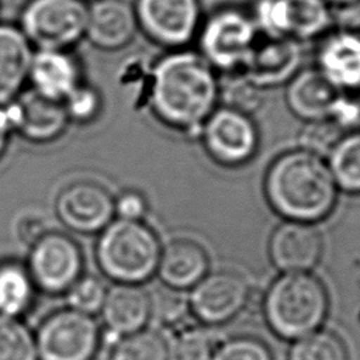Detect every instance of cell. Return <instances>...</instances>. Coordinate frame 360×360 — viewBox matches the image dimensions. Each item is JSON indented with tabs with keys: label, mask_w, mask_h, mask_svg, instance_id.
<instances>
[{
	"label": "cell",
	"mask_w": 360,
	"mask_h": 360,
	"mask_svg": "<svg viewBox=\"0 0 360 360\" xmlns=\"http://www.w3.org/2000/svg\"><path fill=\"white\" fill-rule=\"evenodd\" d=\"M149 100L162 124L198 135L204 121L218 107L219 82L201 55L176 49L153 65Z\"/></svg>",
	"instance_id": "6da1fadb"
},
{
	"label": "cell",
	"mask_w": 360,
	"mask_h": 360,
	"mask_svg": "<svg viewBox=\"0 0 360 360\" xmlns=\"http://www.w3.org/2000/svg\"><path fill=\"white\" fill-rule=\"evenodd\" d=\"M263 191L281 218L309 224L328 218L339 194L325 158L301 148L278 155L269 165Z\"/></svg>",
	"instance_id": "7a4b0ae2"
},
{
	"label": "cell",
	"mask_w": 360,
	"mask_h": 360,
	"mask_svg": "<svg viewBox=\"0 0 360 360\" xmlns=\"http://www.w3.org/2000/svg\"><path fill=\"white\" fill-rule=\"evenodd\" d=\"M328 311L326 285L311 271L281 273L263 297L264 321L284 340H295L319 329Z\"/></svg>",
	"instance_id": "3957f363"
},
{
	"label": "cell",
	"mask_w": 360,
	"mask_h": 360,
	"mask_svg": "<svg viewBox=\"0 0 360 360\" xmlns=\"http://www.w3.org/2000/svg\"><path fill=\"white\" fill-rule=\"evenodd\" d=\"M98 233L96 259L110 280L143 284L156 274L162 245L148 224L114 218Z\"/></svg>",
	"instance_id": "277c9868"
},
{
	"label": "cell",
	"mask_w": 360,
	"mask_h": 360,
	"mask_svg": "<svg viewBox=\"0 0 360 360\" xmlns=\"http://www.w3.org/2000/svg\"><path fill=\"white\" fill-rule=\"evenodd\" d=\"M257 37L250 15L238 8H222L201 25V56L214 70L239 73Z\"/></svg>",
	"instance_id": "5b68a950"
},
{
	"label": "cell",
	"mask_w": 360,
	"mask_h": 360,
	"mask_svg": "<svg viewBox=\"0 0 360 360\" xmlns=\"http://www.w3.org/2000/svg\"><path fill=\"white\" fill-rule=\"evenodd\" d=\"M100 339L93 315L69 307L59 309L46 316L35 333L38 360H93Z\"/></svg>",
	"instance_id": "8992f818"
},
{
	"label": "cell",
	"mask_w": 360,
	"mask_h": 360,
	"mask_svg": "<svg viewBox=\"0 0 360 360\" xmlns=\"http://www.w3.org/2000/svg\"><path fill=\"white\" fill-rule=\"evenodd\" d=\"M87 25L83 0H31L21 14V31L39 49H65L76 44Z\"/></svg>",
	"instance_id": "52a82bcc"
},
{
	"label": "cell",
	"mask_w": 360,
	"mask_h": 360,
	"mask_svg": "<svg viewBox=\"0 0 360 360\" xmlns=\"http://www.w3.org/2000/svg\"><path fill=\"white\" fill-rule=\"evenodd\" d=\"M250 17L259 34L298 42L323 35L333 20L326 0H257Z\"/></svg>",
	"instance_id": "ba28073f"
},
{
	"label": "cell",
	"mask_w": 360,
	"mask_h": 360,
	"mask_svg": "<svg viewBox=\"0 0 360 360\" xmlns=\"http://www.w3.org/2000/svg\"><path fill=\"white\" fill-rule=\"evenodd\" d=\"M198 136L214 162L225 167L243 166L259 149V129L250 114L221 105L204 121Z\"/></svg>",
	"instance_id": "9c48e42d"
},
{
	"label": "cell",
	"mask_w": 360,
	"mask_h": 360,
	"mask_svg": "<svg viewBox=\"0 0 360 360\" xmlns=\"http://www.w3.org/2000/svg\"><path fill=\"white\" fill-rule=\"evenodd\" d=\"M27 269L35 288L59 295L82 277L83 255L70 236L45 232L31 245Z\"/></svg>",
	"instance_id": "30bf717a"
},
{
	"label": "cell",
	"mask_w": 360,
	"mask_h": 360,
	"mask_svg": "<svg viewBox=\"0 0 360 360\" xmlns=\"http://www.w3.org/2000/svg\"><path fill=\"white\" fill-rule=\"evenodd\" d=\"M249 297L250 285L245 276L235 270H214L190 288L188 308L202 325L218 326L235 319Z\"/></svg>",
	"instance_id": "8fae6325"
},
{
	"label": "cell",
	"mask_w": 360,
	"mask_h": 360,
	"mask_svg": "<svg viewBox=\"0 0 360 360\" xmlns=\"http://www.w3.org/2000/svg\"><path fill=\"white\" fill-rule=\"evenodd\" d=\"M134 8L146 35L172 49L186 46L200 28L198 0H138Z\"/></svg>",
	"instance_id": "7c38bea8"
},
{
	"label": "cell",
	"mask_w": 360,
	"mask_h": 360,
	"mask_svg": "<svg viewBox=\"0 0 360 360\" xmlns=\"http://www.w3.org/2000/svg\"><path fill=\"white\" fill-rule=\"evenodd\" d=\"M301 63L302 49L298 41L259 34L239 73L263 90L288 83L301 70Z\"/></svg>",
	"instance_id": "4fadbf2b"
},
{
	"label": "cell",
	"mask_w": 360,
	"mask_h": 360,
	"mask_svg": "<svg viewBox=\"0 0 360 360\" xmlns=\"http://www.w3.org/2000/svg\"><path fill=\"white\" fill-rule=\"evenodd\" d=\"M55 211L65 226L80 233L100 232L115 217L112 195L103 186L86 181L63 188Z\"/></svg>",
	"instance_id": "5bb4252c"
},
{
	"label": "cell",
	"mask_w": 360,
	"mask_h": 360,
	"mask_svg": "<svg viewBox=\"0 0 360 360\" xmlns=\"http://www.w3.org/2000/svg\"><path fill=\"white\" fill-rule=\"evenodd\" d=\"M267 250L280 271H309L321 260L323 239L315 224L284 219L270 233Z\"/></svg>",
	"instance_id": "9a60e30c"
},
{
	"label": "cell",
	"mask_w": 360,
	"mask_h": 360,
	"mask_svg": "<svg viewBox=\"0 0 360 360\" xmlns=\"http://www.w3.org/2000/svg\"><path fill=\"white\" fill-rule=\"evenodd\" d=\"M316 63L339 91L360 90V34L345 28L328 34L319 45Z\"/></svg>",
	"instance_id": "2e32d148"
},
{
	"label": "cell",
	"mask_w": 360,
	"mask_h": 360,
	"mask_svg": "<svg viewBox=\"0 0 360 360\" xmlns=\"http://www.w3.org/2000/svg\"><path fill=\"white\" fill-rule=\"evenodd\" d=\"M13 128L32 142H48L58 138L68 125L63 104L48 100L34 90L7 104Z\"/></svg>",
	"instance_id": "e0dca14e"
},
{
	"label": "cell",
	"mask_w": 360,
	"mask_h": 360,
	"mask_svg": "<svg viewBox=\"0 0 360 360\" xmlns=\"http://www.w3.org/2000/svg\"><path fill=\"white\" fill-rule=\"evenodd\" d=\"M100 314L107 330L118 338L138 332L152 316V295L142 284L115 283L107 288Z\"/></svg>",
	"instance_id": "ac0fdd59"
},
{
	"label": "cell",
	"mask_w": 360,
	"mask_h": 360,
	"mask_svg": "<svg viewBox=\"0 0 360 360\" xmlns=\"http://www.w3.org/2000/svg\"><path fill=\"white\" fill-rule=\"evenodd\" d=\"M210 271V257L202 245L193 239H173L162 246L156 276L167 288H193Z\"/></svg>",
	"instance_id": "d6986e66"
},
{
	"label": "cell",
	"mask_w": 360,
	"mask_h": 360,
	"mask_svg": "<svg viewBox=\"0 0 360 360\" xmlns=\"http://www.w3.org/2000/svg\"><path fill=\"white\" fill-rule=\"evenodd\" d=\"M138 20L127 0H94L87 8L86 35L101 49H120L135 37Z\"/></svg>",
	"instance_id": "ffe728a7"
},
{
	"label": "cell",
	"mask_w": 360,
	"mask_h": 360,
	"mask_svg": "<svg viewBox=\"0 0 360 360\" xmlns=\"http://www.w3.org/2000/svg\"><path fill=\"white\" fill-rule=\"evenodd\" d=\"M342 94L318 69H304L288 82L285 103L290 111L304 121L323 120L332 117Z\"/></svg>",
	"instance_id": "44dd1931"
},
{
	"label": "cell",
	"mask_w": 360,
	"mask_h": 360,
	"mask_svg": "<svg viewBox=\"0 0 360 360\" xmlns=\"http://www.w3.org/2000/svg\"><path fill=\"white\" fill-rule=\"evenodd\" d=\"M28 79L37 94L62 103L80 84V72L65 49H39L32 56Z\"/></svg>",
	"instance_id": "7402d4cb"
},
{
	"label": "cell",
	"mask_w": 360,
	"mask_h": 360,
	"mask_svg": "<svg viewBox=\"0 0 360 360\" xmlns=\"http://www.w3.org/2000/svg\"><path fill=\"white\" fill-rule=\"evenodd\" d=\"M34 52L21 28L0 24V105L17 98L30 75Z\"/></svg>",
	"instance_id": "603a6c76"
},
{
	"label": "cell",
	"mask_w": 360,
	"mask_h": 360,
	"mask_svg": "<svg viewBox=\"0 0 360 360\" xmlns=\"http://www.w3.org/2000/svg\"><path fill=\"white\" fill-rule=\"evenodd\" d=\"M338 190L360 194V129L347 131L325 158Z\"/></svg>",
	"instance_id": "cb8c5ba5"
},
{
	"label": "cell",
	"mask_w": 360,
	"mask_h": 360,
	"mask_svg": "<svg viewBox=\"0 0 360 360\" xmlns=\"http://www.w3.org/2000/svg\"><path fill=\"white\" fill-rule=\"evenodd\" d=\"M34 292L27 266L11 260L0 263V315L18 318L30 309Z\"/></svg>",
	"instance_id": "d4e9b609"
},
{
	"label": "cell",
	"mask_w": 360,
	"mask_h": 360,
	"mask_svg": "<svg viewBox=\"0 0 360 360\" xmlns=\"http://www.w3.org/2000/svg\"><path fill=\"white\" fill-rule=\"evenodd\" d=\"M287 360H349V350L339 335L319 328L292 340Z\"/></svg>",
	"instance_id": "484cf974"
},
{
	"label": "cell",
	"mask_w": 360,
	"mask_h": 360,
	"mask_svg": "<svg viewBox=\"0 0 360 360\" xmlns=\"http://www.w3.org/2000/svg\"><path fill=\"white\" fill-rule=\"evenodd\" d=\"M110 360H169V342L153 329L118 338Z\"/></svg>",
	"instance_id": "4316f807"
},
{
	"label": "cell",
	"mask_w": 360,
	"mask_h": 360,
	"mask_svg": "<svg viewBox=\"0 0 360 360\" xmlns=\"http://www.w3.org/2000/svg\"><path fill=\"white\" fill-rule=\"evenodd\" d=\"M0 360H38L35 333L18 318L0 315Z\"/></svg>",
	"instance_id": "83f0119b"
},
{
	"label": "cell",
	"mask_w": 360,
	"mask_h": 360,
	"mask_svg": "<svg viewBox=\"0 0 360 360\" xmlns=\"http://www.w3.org/2000/svg\"><path fill=\"white\" fill-rule=\"evenodd\" d=\"M217 343L202 328L183 329L169 343V360H211Z\"/></svg>",
	"instance_id": "f1b7e54d"
},
{
	"label": "cell",
	"mask_w": 360,
	"mask_h": 360,
	"mask_svg": "<svg viewBox=\"0 0 360 360\" xmlns=\"http://www.w3.org/2000/svg\"><path fill=\"white\" fill-rule=\"evenodd\" d=\"M345 132L346 131L332 118L307 121L300 131L298 142L301 149L326 158Z\"/></svg>",
	"instance_id": "f546056e"
},
{
	"label": "cell",
	"mask_w": 360,
	"mask_h": 360,
	"mask_svg": "<svg viewBox=\"0 0 360 360\" xmlns=\"http://www.w3.org/2000/svg\"><path fill=\"white\" fill-rule=\"evenodd\" d=\"M211 360H274V357L263 340L239 335L218 342Z\"/></svg>",
	"instance_id": "4dcf8cb0"
},
{
	"label": "cell",
	"mask_w": 360,
	"mask_h": 360,
	"mask_svg": "<svg viewBox=\"0 0 360 360\" xmlns=\"http://www.w3.org/2000/svg\"><path fill=\"white\" fill-rule=\"evenodd\" d=\"M262 89L250 83L242 73H231L224 84L219 83V100L224 105L252 114L262 103Z\"/></svg>",
	"instance_id": "1f68e13d"
},
{
	"label": "cell",
	"mask_w": 360,
	"mask_h": 360,
	"mask_svg": "<svg viewBox=\"0 0 360 360\" xmlns=\"http://www.w3.org/2000/svg\"><path fill=\"white\" fill-rule=\"evenodd\" d=\"M105 292L107 288L101 280L93 276H84L80 277L65 294L69 308L94 315L100 312Z\"/></svg>",
	"instance_id": "d6a6232c"
},
{
	"label": "cell",
	"mask_w": 360,
	"mask_h": 360,
	"mask_svg": "<svg viewBox=\"0 0 360 360\" xmlns=\"http://www.w3.org/2000/svg\"><path fill=\"white\" fill-rule=\"evenodd\" d=\"M62 104L69 120L87 122L96 118L100 111V96L91 87L79 84Z\"/></svg>",
	"instance_id": "836d02e7"
},
{
	"label": "cell",
	"mask_w": 360,
	"mask_h": 360,
	"mask_svg": "<svg viewBox=\"0 0 360 360\" xmlns=\"http://www.w3.org/2000/svg\"><path fill=\"white\" fill-rule=\"evenodd\" d=\"M115 215L121 219L142 221L148 211L146 197L136 190L122 191L117 200H114Z\"/></svg>",
	"instance_id": "e575fe53"
},
{
	"label": "cell",
	"mask_w": 360,
	"mask_h": 360,
	"mask_svg": "<svg viewBox=\"0 0 360 360\" xmlns=\"http://www.w3.org/2000/svg\"><path fill=\"white\" fill-rule=\"evenodd\" d=\"M174 292H176V290H172V288L166 287V294L160 295L159 302L156 304V302L152 301V309L158 308V311L162 316V321L173 322L184 311L183 301Z\"/></svg>",
	"instance_id": "d590c367"
},
{
	"label": "cell",
	"mask_w": 360,
	"mask_h": 360,
	"mask_svg": "<svg viewBox=\"0 0 360 360\" xmlns=\"http://www.w3.org/2000/svg\"><path fill=\"white\" fill-rule=\"evenodd\" d=\"M13 129L11 117L7 105H0V158L4 153V149L8 142L10 131Z\"/></svg>",
	"instance_id": "8d00e7d4"
},
{
	"label": "cell",
	"mask_w": 360,
	"mask_h": 360,
	"mask_svg": "<svg viewBox=\"0 0 360 360\" xmlns=\"http://www.w3.org/2000/svg\"><path fill=\"white\" fill-rule=\"evenodd\" d=\"M326 1L332 3V4H336V6H340V7H345V6H350V4L359 3L360 0H326Z\"/></svg>",
	"instance_id": "74e56055"
}]
</instances>
